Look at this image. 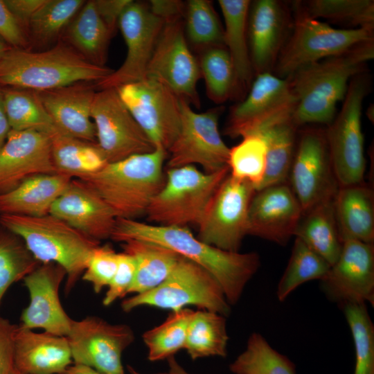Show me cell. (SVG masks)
Returning <instances> with one entry per match:
<instances>
[{
    "instance_id": "1",
    "label": "cell",
    "mask_w": 374,
    "mask_h": 374,
    "mask_svg": "<svg viewBox=\"0 0 374 374\" xmlns=\"http://www.w3.org/2000/svg\"><path fill=\"white\" fill-rule=\"evenodd\" d=\"M110 238L121 243L130 240L154 243L193 261L218 281L229 305L238 303L260 266L257 253L220 249L199 240L188 226H165L117 218Z\"/></svg>"
},
{
    "instance_id": "2",
    "label": "cell",
    "mask_w": 374,
    "mask_h": 374,
    "mask_svg": "<svg viewBox=\"0 0 374 374\" xmlns=\"http://www.w3.org/2000/svg\"><path fill=\"white\" fill-rule=\"evenodd\" d=\"M373 57L372 39L305 66L287 78L296 101L293 123L299 128L310 124L328 126L335 118L337 104L344 99L350 80L366 72Z\"/></svg>"
},
{
    "instance_id": "3",
    "label": "cell",
    "mask_w": 374,
    "mask_h": 374,
    "mask_svg": "<svg viewBox=\"0 0 374 374\" xmlns=\"http://www.w3.org/2000/svg\"><path fill=\"white\" fill-rule=\"evenodd\" d=\"M114 71L90 63L60 39L41 51L12 47L0 60V88L42 91L78 82L96 84Z\"/></svg>"
},
{
    "instance_id": "4",
    "label": "cell",
    "mask_w": 374,
    "mask_h": 374,
    "mask_svg": "<svg viewBox=\"0 0 374 374\" xmlns=\"http://www.w3.org/2000/svg\"><path fill=\"white\" fill-rule=\"evenodd\" d=\"M168 152H151L108 163L99 171L78 179L96 193L116 218L133 219L145 214L165 181L163 166Z\"/></svg>"
},
{
    "instance_id": "5",
    "label": "cell",
    "mask_w": 374,
    "mask_h": 374,
    "mask_svg": "<svg viewBox=\"0 0 374 374\" xmlns=\"http://www.w3.org/2000/svg\"><path fill=\"white\" fill-rule=\"evenodd\" d=\"M0 224L20 237L39 263H55L65 270L66 294L75 287L92 251L100 244L51 214L41 217L1 214Z\"/></svg>"
},
{
    "instance_id": "6",
    "label": "cell",
    "mask_w": 374,
    "mask_h": 374,
    "mask_svg": "<svg viewBox=\"0 0 374 374\" xmlns=\"http://www.w3.org/2000/svg\"><path fill=\"white\" fill-rule=\"evenodd\" d=\"M229 168L206 173L195 166L168 168L165 181L151 200L145 215L150 222L165 226L199 224Z\"/></svg>"
},
{
    "instance_id": "7",
    "label": "cell",
    "mask_w": 374,
    "mask_h": 374,
    "mask_svg": "<svg viewBox=\"0 0 374 374\" xmlns=\"http://www.w3.org/2000/svg\"><path fill=\"white\" fill-rule=\"evenodd\" d=\"M188 305L224 317L231 312L218 281L205 269L182 256L162 283L148 292L125 299L121 303V308L125 312L140 306L174 312Z\"/></svg>"
},
{
    "instance_id": "8",
    "label": "cell",
    "mask_w": 374,
    "mask_h": 374,
    "mask_svg": "<svg viewBox=\"0 0 374 374\" xmlns=\"http://www.w3.org/2000/svg\"><path fill=\"white\" fill-rule=\"evenodd\" d=\"M292 12L290 35L272 71L280 78L287 79L305 66L374 39V29L335 28L319 19Z\"/></svg>"
},
{
    "instance_id": "9",
    "label": "cell",
    "mask_w": 374,
    "mask_h": 374,
    "mask_svg": "<svg viewBox=\"0 0 374 374\" xmlns=\"http://www.w3.org/2000/svg\"><path fill=\"white\" fill-rule=\"evenodd\" d=\"M367 71L350 80L341 107L326 126V136L330 158L339 187L364 181L366 158L362 130V110L371 91Z\"/></svg>"
},
{
    "instance_id": "10",
    "label": "cell",
    "mask_w": 374,
    "mask_h": 374,
    "mask_svg": "<svg viewBox=\"0 0 374 374\" xmlns=\"http://www.w3.org/2000/svg\"><path fill=\"white\" fill-rule=\"evenodd\" d=\"M287 182L303 212L335 197L339 184L333 169L326 129L314 125L299 128Z\"/></svg>"
},
{
    "instance_id": "11",
    "label": "cell",
    "mask_w": 374,
    "mask_h": 374,
    "mask_svg": "<svg viewBox=\"0 0 374 374\" xmlns=\"http://www.w3.org/2000/svg\"><path fill=\"white\" fill-rule=\"evenodd\" d=\"M296 105L287 79L272 73L258 74L247 96L231 109L224 134L231 138L260 134L274 124L292 118Z\"/></svg>"
},
{
    "instance_id": "12",
    "label": "cell",
    "mask_w": 374,
    "mask_h": 374,
    "mask_svg": "<svg viewBox=\"0 0 374 374\" xmlns=\"http://www.w3.org/2000/svg\"><path fill=\"white\" fill-rule=\"evenodd\" d=\"M179 132L168 150V168L199 165L204 172L212 173L228 166L230 148L218 129L222 107L197 113L181 99Z\"/></svg>"
},
{
    "instance_id": "13",
    "label": "cell",
    "mask_w": 374,
    "mask_h": 374,
    "mask_svg": "<svg viewBox=\"0 0 374 374\" xmlns=\"http://www.w3.org/2000/svg\"><path fill=\"white\" fill-rule=\"evenodd\" d=\"M249 182L229 174L210 200L199 224L197 238L222 250L238 252L248 235V212L256 193Z\"/></svg>"
},
{
    "instance_id": "14",
    "label": "cell",
    "mask_w": 374,
    "mask_h": 374,
    "mask_svg": "<svg viewBox=\"0 0 374 374\" xmlns=\"http://www.w3.org/2000/svg\"><path fill=\"white\" fill-rule=\"evenodd\" d=\"M155 148L168 151L181 127V98L163 83L146 77L116 89Z\"/></svg>"
},
{
    "instance_id": "15",
    "label": "cell",
    "mask_w": 374,
    "mask_h": 374,
    "mask_svg": "<svg viewBox=\"0 0 374 374\" xmlns=\"http://www.w3.org/2000/svg\"><path fill=\"white\" fill-rule=\"evenodd\" d=\"M91 118L96 127L97 143L108 163L149 153L156 148L115 88L96 92Z\"/></svg>"
},
{
    "instance_id": "16",
    "label": "cell",
    "mask_w": 374,
    "mask_h": 374,
    "mask_svg": "<svg viewBox=\"0 0 374 374\" xmlns=\"http://www.w3.org/2000/svg\"><path fill=\"white\" fill-rule=\"evenodd\" d=\"M67 338L73 363L91 367L106 374H125L123 351L134 341L132 328L88 316L72 321Z\"/></svg>"
},
{
    "instance_id": "17",
    "label": "cell",
    "mask_w": 374,
    "mask_h": 374,
    "mask_svg": "<svg viewBox=\"0 0 374 374\" xmlns=\"http://www.w3.org/2000/svg\"><path fill=\"white\" fill-rule=\"evenodd\" d=\"M146 77L163 83L179 98L199 107L197 83L202 74L199 63L188 46L183 19L164 24Z\"/></svg>"
},
{
    "instance_id": "18",
    "label": "cell",
    "mask_w": 374,
    "mask_h": 374,
    "mask_svg": "<svg viewBox=\"0 0 374 374\" xmlns=\"http://www.w3.org/2000/svg\"><path fill=\"white\" fill-rule=\"evenodd\" d=\"M165 21L155 15L148 3L133 1L125 8L118 20L127 55L123 64L96 89H117L146 78L147 69Z\"/></svg>"
},
{
    "instance_id": "19",
    "label": "cell",
    "mask_w": 374,
    "mask_h": 374,
    "mask_svg": "<svg viewBox=\"0 0 374 374\" xmlns=\"http://www.w3.org/2000/svg\"><path fill=\"white\" fill-rule=\"evenodd\" d=\"M328 300L340 307L349 303L374 305V244L347 240L340 255L320 280Z\"/></svg>"
},
{
    "instance_id": "20",
    "label": "cell",
    "mask_w": 374,
    "mask_h": 374,
    "mask_svg": "<svg viewBox=\"0 0 374 374\" xmlns=\"http://www.w3.org/2000/svg\"><path fill=\"white\" fill-rule=\"evenodd\" d=\"M65 270L55 263H40L22 280L29 303L21 314V327L66 337L73 319L62 305L60 288Z\"/></svg>"
},
{
    "instance_id": "21",
    "label": "cell",
    "mask_w": 374,
    "mask_h": 374,
    "mask_svg": "<svg viewBox=\"0 0 374 374\" xmlns=\"http://www.w3.org/2000/svg\"><path fill=\"white\" fill-rule=\"evenodd\" d=\"M290 8L287 3L278 0L251 1L247 36L255 75L272 73L292 28Z\"/></svg>"
},
{
    "instance_id": "22",
    "label": "cell",
    "mask_w": 374,
    "mask_h": 374,
    "mask_svg": "<svg viewBox=\"0 0 374 374\" xmlns=\"http://www.w3.org/2000/svg\"><path fill=\"white\" fill-rule=\"evenodd\" d=\"M303 211L288 183L256 190L248 212V235L280 245L294 236Z\"/></svg>"
},
{
    "instance_id": "23",
    "label": "cell",
    "mask_w": 374,
    "mask_h": 374,
    "mask_svg": "<svg viewBox=\"0 0 374 374\" xmlns=\"http://www.w3.org/2000/svg\"><path fill=\"white\" fill-rule=\"evenodd\" d=\"M54 173L51 134L35 130L10 131L0 149V194L30 177Z\"/></svg>"
},
{
    "instance_id": "24",
    "label": "cell",
    "mask_w": 374,
    "mask_h": 374,
    "mask_svg": "<svg viewBox=\"0 0 374 374\" xmlns=\"http://www.w3.org/2000/svg\"><path fill=\"white\" fill-rule=\"evenodd\" d=\"M96 83L78 82L64 87L35 91L45 110L60 132L97 143L91 118Z\"/></svg>"
},
{
    "instance_id": "25",
    "label": "cell",
    "mask_w": 374,
    "mask_h": 374,
    "mask_svg": "<svg viewBox=\"0 0 374 374\" xmlns=\"http://www.w3.org/2000/svg\"><path fill=\"white\" fill-rule=\"evenodd\" d=\"M49 214L99 242L111 238L117 219L108 205L78 179H71Z\"/></svg>"
},
{
    "instance_id": "26",
    "label": "cell",
    "mask_w": 374,
    "mask_h": 374,
    "mask_svg": "<svg viewBox=\"0 0 374 374\" xmlns=\"http://www.w3.org/2000/svg\"><path fill=\"white\" fill-rule=\"evenodd\" d=\"M66 337L36 332L18 325L15 337V366L21 374H64L72 364Z\"/></svg>"
},
{
    "instance_id": "27",
    "label": "cell",
    "mask_w": 374,
    "mask_h": 374,
    "mask_svg": "<svg viewBox=\"0 0 374 374\" xmlns=\"http://www.w3.org/2000/svg\"><path fill=\"white\" fill-rule=\"evenodd\" d=\"M72 179L58 173L37 175L26 179L9 192L0 194V215H48Z\"/></svg>"
},
{
    "instance_id": "28",
    "label": "cell",
    "mask_w": 374,
    "mask_h": 374,
    "mask_svg": "<svg viewBox=\"0 0 374 374\" xmlns=\"http://www.w3.org/2000/svg\"><path fill=\"white\" fill-rule=\"evenodd\" d=\"M335 211L342 242L347 240L374 242V194L365 181L339 187Z\"/></svg>"
},
{
    "instance_id": "29",
    "label": "cell",
    "mask_w": 374,
    "mask_h": 374,
    "mask_svg": "<svg viewBox=\"0 0 374 374\" xmlns=\"http://www.w3.org/2000/svg\"><path fill=\"white\" fill-rule=\"evenodd\" d=\"M112 36L94 1H88L67 25L60 39L90 63L103 66Z\"/></svg>"
},
{
    "instance_id": "30",
    "label": "cell",
    "mask_w": 374,
    "mask_h": 374,
    "mask_svg": "<svg viewBox=\"0 0 374 374\" xmlns=\"http://www.w3.org/2000/svg\"><path fill=\"white\" fill-rule=\"evenodd\" d=\"M334 202L335 197L330 198L303 212L294 234L330 266L337 260L343 244Z\"/></svg>"
},
{
    "instance_id": "31",
    "label": "cell",
    "mask_w": 374,
    "mask_h": 374,
    "mask_svg": "<svg viewBox=\"0 0 374 374\" xmlns=\"http://www.w3.org/2000/svg\"><path fill=\"white\" fill-rule=\"evenodd\" d=\"M218 3L224 20V43L234 66L238 93L240 94L255 77L247 36L251 1L219 0Z\"/></svg>"
},
{
    "instance_id": "32",
    "label": "cell",
    "mask_w": 374,
    "mask_h": 374,
    "mask_svg": "<svg viewBox=\"0 0 374 374\" xmlns=\"http://www.w3.org/2000/svg\"><path fill=\"white\" fill-rule=\"evenodd\" d=\"M123 251L136 261L134 280L128 294L148 292L162 283L172 272L181 256L154 243L130 240L121 244Z\"/></svg>"
},
{
    "instance_id": "33",
    "label": "cell",
    "mask_w": 374,
    "mask_h": 374,
    "mask_svg": "<svg viewBox=\"0 0 374 374\" xmlns=\"http://www.w3.org/2000/svg\"><path fill=\"white\" fill-rule=\"evenodd\" d=\"M51 141L56 173L79 179L99 171L108 163L97 143L79 139L58 130L51 134Z\"/></svg>"
},
{
    "instance_id": "34",
    "label": "cell",
    "mask_w": 374,
    "mask_h": 374,
    "mask_svg": "<svg viewBox=\"0 0 374 374\" xmlns=\"http://www.w3.org/2000/svg\"><path fill=\"white\" fill-rule=\"evenodd\" d=\"M292 10L307 17L324 19L345 28L374 29L373 0H309L292 3Z\"/></svg>"
},
{
    "instance_id": "35",
    "label": "cell",
    "mask_w": 374,
    "mask_h": 374,
    "mask_svg": "<svg viewBox=\"0 0 374 374\" xmlns=\"http://www.w3.org/2000/svg\"><path fill=\"white\" fill-rule=\"evenodd\" d=\"M228 341L226 317L204 310L193 311L184 348L192 359L226 357Z\"/></svg>"
},
{
    "instance_id": "36",
    "label": "cell",
    "mask_w": 374,
    "mask_h": 374,
    "mask_svg": "<svg viewBox=\"0 0 374 374\" xmlns=\"http://www.w3.org/2000/svg\"><path fill=\"white\" fill-rule=\"evenodd\" d=\"M299 130L291 118L274 124L257 134L262 136L267 145L266 172L258 190L287 181Z\"/></svg>"
},
{
    "instance_id": "37",
    "label": "cell",
    "mask_w": 374,
    "mask_h": 374,
    "mask_svg": "<svg viewBox=\"0 0 374 374\" xmlns=\"http://www.w3.org/2000/svg\"><path fill=\"white\" fill-rule=\"evenodd\" d=\"M84 3L82 0H45L28 23L26 35L29 46L45 47L60 40Z\"/></svg>"
},
{
    "instance_id": "38",
    "label": "cell",
    "mask_w": 374,
    "mask_h": 374,
    "mask_svg": "<svg viewBox=\"0 0 374 374\" xmlns=\"http://www.w3.org/2000/svg\"><path fill=\"white\" fill-rule=\"evenodd\" d=\"M1 89L11 130H35L49 134L57 130L35 91L15 87Z\"/></svg>"
},
{
    "instance_id": "39",
    "label": "cell",
    "mask_w": 374,
    "mask_h": 374,
    "mask_svg": "<svg viewBox=\"0 0 374 374\" xmlns=\"http://www.w3.org/2000/svg\"><path fill=\"white\" fill-rule=\"evenodd\" d=\"M229 369L233 374H296L294 364L258 332L249 336L245 350L229 365Z\"/></svg>"
},
{
    "instance_id": "40",
    "label": "cell",
    "mask_w": 374,
    "mask_h": 374,
    "mask_svg": "<svg viewBox=\"0 0 374 374\" xmlns=\"http://www.w3.org/2000/svg\"><path fill=\"white\" fill-rule=\"evenodd\" d=\"M198 63L207 96L211 100L221 104L238 95L234 66L225 46L202 50Z\"/></svg>"
},
{
    "instance_id": "41",
    "label": "cell",
    "mask_w": 374,
    "mask_h": 374,
    "mask_svg": "<svg viewBox=\"0 0 374 374\" xmlns=\"http://www.w3.org/2000/svg\"><path fill=\"white\" fill-rule=\"evenodd\" d=\"M330 267L323 258L295 238L288 264L277 286L278 300L284 301L298 287L308 281L321 280Z\"/></svg>"
},
{
    "instance_id": "42",
    "label": "cell",
    "mask_w": 374,
    "mask_h": 374,
    "mask_svg": "<svg viewBox=\"0 0 374 374\" xmlns=\"http://www.w3.org/2000/svg\"><path fill=\"white\" fill-rule=\"evenodd\" d=\"M193 310L189 308L172 312L159 326L144 332L143 340L151 362L168 359L184 349L187 328Z\"/></svg>"
},
{
    "instance_id": "43",
    "label": "cell",
    "mask_w": 374,
    "mask_h": 374,
    "mask_svg": "<svg viewBox=\"0 0 374 374\" xmlns=\"http://www.w3.org/2000/svg\"><path fill=\"white\" fill-rule=\"evenodd\" d=\"M39 264L21 238L0 224V305L10 286Z\"/></svg>"
},
{
    "instance_id": "44",
    "label": "cell",
    "mask_w": 374,
    "mask_h": 374,
    "mask_svg": "<svg viewBox=\"0 0 374 374\" xmlns=\"http://www.w3.org/2000/svg\"><path fill=\"white\" fill-rule=\"evenodd\" d=\"M229 174L235 179L250 183L258 190L264 179L267 167V145L261 134L242 137L230 148Z\"/></svg>"
},
{
    "instance_id": "45",
    "label": "cell",
    "mask_w": 374,
    "mask_h": 374,
    "mask_svg": "<svg viewBox=\"0 0 374 374\" xmlns=\"http://www.w3.org/2000/svg\"><path fill=\"white\" fill-rule=\"evenodd\" d=\"M184 31L186 39L202 50L224 46V28L211 1L190 0L185 3Z\"/></svg>"
},
{
    "instance_id": "46",
    "label": "cell",
    "mask_w": 374,
    "mask_h": 374,
    "mask_svg": "<svg viewBox=\"0 0 374 374\" xmlns=\"http://www.w3.org/2000/svg\"><path fill=\"white\" fill-rule=\"evenodd\" d=\"M339 308L344 312L354 343V374H374V325L366 304L349 303Z\"/></svg>"
},
{
    "instance_id": "47",
    "label": "cell",
    "mask_w": 374,
    "mask_h": 374,
    "mask_svg": "<svg viewBox=\"0 0 374 374\" xmlns=\"http://www.w3.org/2000/svg\"><path fill=\"white\" fill-rule=\"evenodd\" d=\"M118 266V253L109 244H99L92 251L82 279L100 293L112 281Z\"/></svg>"
},
{
    "instance_id": "48",
    "label": "cell",
    "mask_w": 374,
    "mask_h": 374,
    "mask_svg": "<svg viewBox=\"0 0 374 374\" xmlns=\"http://www.w3.org/2000/svg\"><path fill=\"white\" fill-rule=\"evenodd\" d=\"M136 261L134 258L125 252L118 253V266L116 273L107 286L103 300L104 306H109L128 294L135 278Z\"/></svg>"
},
{
    "instance_id": "49",
    "label": "cell",
    "mask_w": 374,
    "mask_h": 374,
    "mask_svg": "<svg viewBox=\"0 0 374 374\" xmlns=\"http://www.w3.org/2000/svg\"><path fill=\"white\" fill-rule=\"evenodd\" d=\"M17 326L0 315V374H15V337Z\"/></svg>"
},
{
    "instance_id": "50",
    "label": "cell",
    "mask_w": 374,
    "mask_h": 374,
    "mask_svg": "<svg viewBox=\"0 0 374 374\" xmlns=\"http://www.w3.org/2000/svg\"><path fill=\"white\" fill-rule=\"evenodd\" d=\"M0 36L12 48H29L26 33L6 5L0 0Z\"/></svg>"
},
{
    "instance_id": "51",
    "label": "cell",
    "mask_w": 374,
    "mask_h": 374,
    "mask_svg": "<svg viewBox=\"0 0 374 374\" xmlns=\"http://www.w3.org/2000/svg\"><path fill=\"white\" fill-rule=\"evenodd\" d=\"M131 0H96L97 11L114 35L118 27V20L125 8Z\"/></svg>"
},
{
    "instance_id": "52",
    "label": "cell",
    "mask_w": 374,
    "mask_h": 374,
    "mask_svg": "<svg viewBox=\"0 0 374 374\" xmlns=\"http://www.w3.org/2000/svg\"><path fill=\"white\" fill-rule=\"evenodd\" d=\"M44 1L4 0V2L26 33L30 20L38 8L44 3Z\"/></svg>"
},
{
    "instance_id": "53",
    "label": "cell",
    "mask_w": 374,
    "mask_h": 374,
    "mask_svg": "<svg viewBox=\"0 0 374 374\" xmlns=\"http://www.w3.org/2000/svg\"><path fill=\"white\" fill-rule=\"evenodd\" d=\"M150 10L165 23L183 19L185 3L175 0H152L148 3Z\"/></svg>"
},
{
    "instance_id": "54",
    "label": "cell",
    "mask_w": 374,
    "mask_h": 374,
    "mask_svg": "<svg viewBox=\"0 0 374 374\" xmlns=\"http://www.w3.org/2000/svg\"><path fill=\"white\" fill-rule=\"evenodd\" d=\"M11 127L5 111L3 98L0 88V149L5 143Z\"/></svg>"
},
{
    "instance_id": "55",
    "label": "cell",
    "mask_w": 374,
    "mask_h": 374,
    "mask_svg": "<svg viewBox=\"0 0 374 374\" xmlns=\"http://www.w3.org/2000/svg\"><path fill=\"white\" fill-rule=\"evenodd\" d=\"M64 374H106L97 371L91 367L81 365L71 364L64 373Z\"/></svg>"
},
{
    "instance_id": "56",
    "label": "cell",
    "mask_w": 374,
    "mask_h": 374,
    "mask_svg": "<svg viewBox=\"0 0 374 374\" xmlns=\"http://www.w3.org/2000/svg\"><path fill=\"white\" fill-rule=\"evenodd\" d=\"M12 47L0 36V60Z\"/></svg>"
},
{
    "instance_id": "57",
    "label": "cell",
    "mask_w": 374,
    "mask_h": 374,
    "mask_svg": "<svg viewBox=\"0 0 374 374\" xmlns=\"http://www.w3.org/2000/svg\"><path fill=\"white\" fill-rule=\"evenodd\" d=\"M172 374H190L184 371L177 363L174 364L170 368Z\"/></svg>"
},
{
    "instance_id": "58",
    "label": "cell",
    "mask_w": 374,
    "mask_h": 374,
    "mask_svg": "<svg viewBox=\"0 0 374 374\" xmlns=\"http://www.w3.org/2000/svg\"><path fill=\"white\" fill-rule=\"evenodd\" d=\"M127 370L130 374H141L139 373L138 371H136L133 367H132L130 365L127 366ZM157 374H171V373L169 372V373H157Z\"/></svg>"
},
{
    "instance_id": "59",
    "label": "cell",
    "mask_w": 374,
    "mask_h": 374,
    "mask_svg": "<svg viewBox=\"0 0 374 374\" xmlns=\"http://www.w3.org/2000/svg\"><path fill=\"white\" fill-rule=\"evenodd\" d=\"M15 374H21V373H18V372L16 371V372H15Z\"/></svg>"
}]
</instances>
